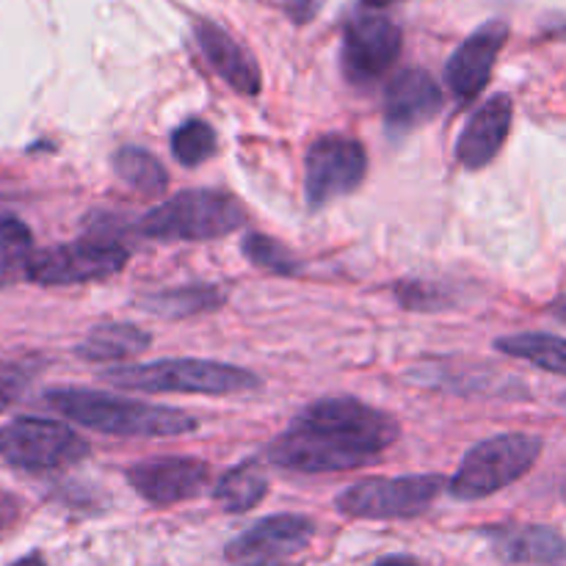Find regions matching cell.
<instances>
[{
    "mask_svg": "<svg viewBox=\"0 0 566 566\" xmlns=\"http://www.w3.org/2000/svg\"><path fill=\"white\" fill-rule=\"evenodd\" d=\"M398 437L401 426L392 415L352 396L321 398L271 442L269 459L296 473H343L368 464Z\"/></svg>",
    "mask_w": 566,
    "mask_h": 566,
    "instance_id": "6da1fadb",
    "label": "cell"
},
{
    "mask_svg": "<svg viewBox=\"0 0 566 566\" xmlns=\"http://www.w3.org/2000/svg\"><path fill=\"white\" fill-rule=\"evenodd\" d=\"M44 403L83 429L111 437H180L199 429L197 420L180 409L133 398L105 396L83 387H53L44 392Z\"/></svg>",
    "mask_w": 566,
    "mask_h": 566,
    "instance_id": "7a4b0ae2",
    "label": "cell"
},
{
    "mask_svg": "<svg viewBox=\"0 0 566 566\" xmlns=\"http://www.w3.org/2000/svg\"><path fill=\"white\" fill-rule=\"evenodd\" d=\"M103 381L136 392H193V396H235L258 390L260 379L238 365L210 359H158V363L119 365L103 374Z\"/></svg>",
    "mask_w": 566,
    "mask_h": 566,
    "instance_id": "3957f363",
    "label": "cell"
},
{
    "mask_svg": "<svg viewBox=\"0 0 566 566\" xmlns=\"http://www.w3.org/2000/svg\"><path fill=\"white\" fill-rule=\"evenodd\" d=\"M243 208L235 197L213 188L180 191L149 210L138 230L155 241H216L243 224Z\"/></svg>",
    "mask_w": 566,
    "mask_h": 566,
    "instance_id": "277c9868",
    "label": "cell"
},
{
    "mask_svg": "<svg viewBox=\"0 0 566 566\" xmlns=\"http://www.w3.org/2000/svg\"><path fill=\"white\" fill-rule=\"evenodd\" d=\"M542 440L534 434H497L481 440L459 464L448 490L457 501H481L523 479L542 453Z\"/></svg>",
    "mask_w": 566,
    "mask_h": 566,
    "instance_id": "5b68a950",
    "label": "cell"
},
{
    "mask_svg": "<svg viewBox=\"0 0 566 566\" xmlns=\"http://www.w3.org/2000/svg\"><path fill=\"white\" fill-rule=\"evenodd\" d=\"M88 451H92L88 442L61 420L14 418L0 426V457L11 468L31 470V473L59 470L81 462Z\"/></svg>",
    "mask_w": 566,
    "mask_h": 566,
    "instance_id": "8992f818",
    "label": "cell"
},
{
    "mask_svg": "<svg viewBox=\"0 0 566 566\" xmlns=\"http://www.w3.org/2000/svg\"><path fill=\"white\" fill-rule=\"evenodd\" d=\"M446 479L440 475H398V479H365L337 495L335 506L352 520H409L423 514L440 495Z\"/></svg>",
    "mask_w": 566,
    "mask_h": 566,
    "instance_id": "52a82bcc",
    "label": "cell"
},
{
    "mask_svg": "<svg viewBox=\"0 0 566 566\" xmlns=\"http://www.w3.org/2000/svg\"><path fill=\"white\" fill-rule=\"evenodd\" d=\"M368 175V153L352 136L329 133L310 144L304 158V193L310 210H321L337 197H348Z\"/></svg>",
    "mask_w": 566,
    "mask_h": 566,
    "instance_id": "ba28073f",
    "label": "cell"
},
{
    "mask_svg": "<svg viewBox=\"0 0 566 566\" xmlns=\"http://www.w3.org/2000/svg\"><path fill=\"white\" fill-rule=\"evenodd\" d=\"M127 263V249L108 238H81L64 247L42 249L28 260L25 280L36 285H81L108 280Z\"/></svg>",
    "mask_w": 566,
    "mask_h": 566,
    "instance_id": "9c48e42d",
    "label": "cell"
},
{
    "mask_svg": "<svg viewBox=\"0 0 566 566\" xmlns=\"http://www.w3.org/2000/svg\"><path fill=\"white\" fill-rule=\"evenodd\" d=\"M401 44L403 33L390 17L370 9L359 11L343 31V72L357 86L374 83L396 64V59L401 55Z\"/></svg>",
    "mask_w": 566,
    "mask_h": 566,
    "instance_id": "30bf717a",
    "label": "cell"
},
{
    "mask_svg": "<svg viewBox=\"0 0 566 566\" xmlns=\"http://www.w3.org/2000/svg\"><path fill=\"white\" fill-rule=\"evenodd\" d=\"M127 481L153 506H175L202 495L210 484V468L191 457L144 459L127 470Z\"/></svg>",
    "mask_w": 566,
    "mask_h": 566,
    "instance_id": "8fae6325",
    "label": "cell"
},
{
    "mask_svg": "<svg viewBox=\"0 0 566 566\" xmlns=\"http://www.w3.org/2000/svg\"><path fill=\"white\" fill-rule=\"evenodd\" d=\"M313 534V520L302 517V514H274V517L260 520L241 536H235L227 545V558L235 564L280 562L291 553L304 551Z\"/></svg>",
    "mask_w": 566,
    "mask_h": 566,
    "instance_id": "7c38bea8",
    "label": "cell"
},
{
    "mask_svg": "<svg viewBox=\"0 0 566 566\" xmlns=\"http://www.w3.org/2000/svg\"><path fill=\"white\" fill-rule=\"evenodd\" d=\"M509 39V25L503 20H492L470 33L457 53L446 64V83L462 103L479 97L481 88L490 81L495 61Z\"/></svg>",
    "mask_w": 566,
    "mask_h": 566,
    "instance_id": "4fadbf2b",
    "label": "cell"
},
{
    "mask_svg": "<svg viewBox=\"0 0 566 566\" xmlns=\"http://www.w3.org/2000/svg\"><path fill=\"white\" fill-rule=\"evenodd\" d=\"M442 108L440 83L426 70H403L387 83L385 122L392 133L418 130Z\"/></svg>",
    "mask_w": 566,
    "mask_h": 566,
    "instance_id": "5bb4252c",
    "label": "cell"
},
{
    "mask_svg": "<svg viewBox=\"0 0 566 566\" xmlns=\"http://www.w3.org/2000/svg\"><path fill=\"white\" fill-rule=\"evenodd\" d=\"M512 99L495 94L468 119L457 142V158L464 169H484L497 158L512 130Z\"/></svg>",
    "mask_w": 566,
    "mask_h": 566,
    "instance_id": "9a60e30c",
    "label": "cell"
},
{
    "mask_svg": "<svg viewBox=\"0 0 566 566\" xmlns=\"http://www.w3.org/2000/svg\"><path fill=\"white\" fill-rule=\"evenodd\" d=\"M193 36H197L199 50L208 59V64L219 72V77H224L238 94H258L260 92V66L252 59L243 44H238L224 28H219L216 22L197 20L193 22Z\"/></svg>",
    "mask_w": 566,
    "mask_h": 566,
    "instance_id": "2e32d148",
    "label": "cell"
},
{
    "mask_svg": "<svg viewBox=\"0 0 566 566\" xmlns=\"http://www.w3.org/2000/svg\"><path fill=\"white\" fill-rule=\"evenodd\" d=\"M492 551L506 564L558 566L566 562V542L547 525H501L486 531Z\"/></svg>",
    "mask_w": 566,
    "mask_h": 566,
    "instance_id": "e0dca14e",
    "label": "cell"
},
{
    "mask_svg": "<svg viewBox=\"0 0 566 566\" xmlns=\"http://www.w3.org/2000/svg\"><path fill=\"white\" fill-rule=\"evenodd\" d=\"M227 302V291L219 285H182L169 291H155L138 298V310L166 321H182L191 315L213 313Z\"/></svg>",
    "mask_w": 566,
    "mask_h": 566,
    "instance_id": "ac0fdd59",
    "label": "cell"
},
{
    "mask_svg": "<svg viewBox=\"0 0 566 566\" xmlns=\"http://www.w3.org/2000/svg\"><path fill=\"white\" fill-rule=\"evenodd\" d=\"M153 346V335L133 324H99L86 335V340L77 343L75 354L88 363H119L136 354L147 352Z\"/></svg>",
    "mask_w": 566,
    "mask_h": 566,
    "instance_id": "d6986e66",
    "label": "cell"
},
{
    "mask_svg": "<svg viewBox=\"0 0 566 566\" xmlns=\"http://www.w3.org/2000/svg\"><path fill=\"white\" fill-rule=\"evenodd\" d=\"M213 501L219 503L224 512L241 514L258 506L265 495H269V479L263 473L260 462H243L238 468L227 470L219 481L213 484Z\"/></svg>",
    "mask_w": 566,
    "mask_h": 566,
    "instance_id": "ffe728a7",
    "label": "cell"
},
{
    "mask_svg": "<svg viewBox=\"0 0 566 566\" xmlns=\"http://www.w3.org/2000/svg\"><path fill=\"white\" fill-rule=\"evenodd\" d=\"M497 352L509 357L525 359V363L545 368L551 374L566 376V340L547 332H523V335H506L495 340Z\"/></svg>",
    "mask_w": 566,
    "mask_h": 566,
    "instance_id": "44dd1931",
    "label": "cell"
},
{
    "mask_svg": "<svg viewBox=\"0 0 566 566\" xmlns=\"http://www.w3.org/2000/svg\"><path fill=\"white\" fill-rule=\"evenodd\" d=\"M114 169L122 182H127L133 191L144 193V197H158L169 186L164 164L142 147H122L114 155Z\"/></svg>",
    "mask_w": 566,
    "mask_h": 566,
    "instance_id": "7402d4cb",
    "label": "cell"
},
{
    "mask_svg": "<svg viewBox=\"0 0 566 566\" xmlns=\"http://www.w3.org/2000/svg\"><path fill=\"white\" fill-rule=\"evenodd\" d=\"M33 235L20 219L3 216L0 219V285L25 276L28 260L33 258Z\"/></svg>",
    "mask_w": 566,
    "mask_h": 566,
    "instance_id": "603a6c76",
    "label": "cell"
},
{
    "mask_svg": "<svg viewBox=\"0 0 566 566\" xmlns=\"http://www.w3.org/2000/svg\"><path fill=\"white\" fill-rule=\"evenodd\" d=\"M219 147L216 130L202 119H188L171 133V153L182 166H199L210 160Z\"/></svg>",
    "mask_w": 566,
    "mask_h": 566,
    "instance_id": "cb8c5ba5",
    "label": "cell"
},
{
    "mask_svg": "<svg viewBox=\"0 0 566 566\" xmlns=\"http://www.w3.org/2000/svg\"><path fill=\"white\" fill-rule=\"evenodd\" d=\"M243 254H247L258 269L271 271V274L293 276L302 271V260H298L291 249L282 247L274 238L258 235V232L247 235V241H243Z\"/></svg>",
    "mask_w": 566,
    "mask_h": 566,
    "instance_id": "d4e9b609",
    "label": "cell"
},
{
    "mask_svg": "<svg viewBox=\"0 0 566 566\" xmlns=\"http://www.w3.org/2000/svg\"><path fill=\"white\" fill-rule=\"evenodd\" d=\"M398 302L407 310H446V296L431 282H401L396 287Z\"/></svg>",
    "mask_w": 566,
    "mask_h": 566,
    "instance_id": "484cf974",
    "label": "cell"
},
{
    "mask_svg": "<svg viewBox=\"0 0 566 566\" xmlns=\"http://www.w3.org/2000/svg\"><path fill=\"white\" fill-rule=\"evenodd\" d=\"M31 365L25 363H0V412L9 409L20 398L25 385L31 381Z\"/></svg>",
    "mask_w": 566,
    "mask_h": 566,
    "instance_id": "4316f807",
    "label": "cell"
},
{
    "mask_svg": "<svg viewBox=\"0 0 566 566\" xmlns=\"http://www.w3.org/2000/svg\"><path fill=\"white\" fill-rule=\"evenodd\" d=\"M282 3H285L287 17H291L296 25H304V22L315 20V14L321 11L324 0H282Z\"/></svg>",
    "mask_w": 566,
    "mask_h": 566,
    "instance_id": "83f0119b",
    "label": "cell"
},
{
    "mask_svg": "<svg viewBox=\"0 0 566 566\" xmlns=\"http://www.w3.org/2000/svg\"><path fill=\"white\" fill-rule=\"evenodd\" d=\"M17 514H20V501L9 495V492H0V531L9 528L17 520Z\"/></svg>",
    "mask_w": 566,
    "mask_h": 566,
    "instance_id": "f1b7e54d",
    "label": "cell"
},
{
    "mask_svg": "<svg viewBox=\"0 0 566 566\" xmlns=\"http://www.w3.org/2000/svg\"><path fill=\"white\" fill-rule=\"evenodd\" d=\"M374 566H420L415 558H407V556H387L381 558V562H376Z\"/></svg>",
    "mask_w": 566,
    "mask_h": 566,
    "instance_id": "f546056e",
    "label": "cell"
},
{
    "mask_svg": "<svg viewBox=\"0 0 566 566\" xmlns=\"http://www.w3.org/2000/svg\"><path fill=\"white\" fill-rule=\"evenodd\" d=\"M11 566H44V562H42V556H36V553H31V556L20 558V562H14Z\"/></svg>",
    "mask_w": 566,
    "mask_h": 566,
    "instance_id": "4dcf8cb0",
    "label": "cell"
},
{
    "mask_svg": "<svg viewBox=\"0 0 566 566\" xmlns=\"http://www.w3.org/2000/svg\"><path fill=\"white\" fill-rule=\"evenodd\" d=\"M392 3H401V0H363V9H385Z\"/></svg>",
    "mask_w": 566,
    "mask_h": 566,
    "instance_id": "1f68e13d",
    "label": "cell"
},
{
    "mask_svg": "<svg viewBox=\"0 0 566 566\" xmlns=\"http://www.w3.org/2000/svg\"><path fill=\"white\" fill-rule=\"evenodd\" d=\"M553 315H556V318L562 321V324H566V298H562V302L553 304Z\"/></svg>",
    "mask_w": 566,
    "mask_h": 566,
    "instance_id": "d6a6232c",
    "label": "cell"
},
{
    "mask_svg": "<svg viewBox=\"0 0 566 566\" xmlns=\"http://www.w3.org/2000/svg\"><path fill=\"white\" fill-rule=\"evenodd\" d=\"M241 566H287L282 562H254V564H241Z\"/></svg>",
    "mask_w": 566,
    "mask_h": 566,
    "instance_id": "836d02e7",
    "label": "cell"
}]
</instances>
